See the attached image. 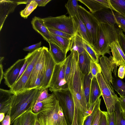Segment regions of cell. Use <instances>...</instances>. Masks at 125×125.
I'll use <instances>...</instances> for the list:
<instances>
[{
	"label": "cell",
	"mask_w": 125,
	"mask_h": 125,
	"mask_svg": "<svg viewBox=\"0 0 125 125\" xmlns=\"http://www.w3.org/2000/svg\"><path fill=\"white\" fill-rule=\"evenodd\" d=\"M79 53L73 51L72 65L69 76L66 80L73 98L74 109L79 125H83L86 119L88 106L85 95L83 81L85 75L81 72L78 65Z\"/></svg>",
	"instance_id": "obj_1"
},
{
	"label": "cell",
	"mask_w": 125,
	"mask_h": 125,
	"mask_svg": "<svg viewBox=\"0 0 125 125\" xmlns=\"http://www.w3.org/2000/svg\"><path fill=\"white\" fill-rule=\"evenodd\" d=\"M42 89L33 88L14 94L10 110L11 125L22 114L32 110Z\"/></svg>",
	"instance_id": "obj_2"
},
{
	"label": "cell",
	"mask_w": 125,
	"mask_h": 125,
	"mask_svg": "<svg viewBox=\"0 0 125 125\" xmlns=\"http://www.w3.org/2000/svg\"><path fill=\"white\" fill-rule=\"evenodd\" d=\"M99 27L98 39L92 47L100 56L110 53V46L113 42L118 41L122 30L115 25L99 23Z\"/></svg>",
	"instance_id": "obj_3"
},
{
	"label": "cell",
	"mask_w": 125,
	"mask_h": 125,
	"mask_svg": "<svg viewBox=\"0 0 125 125\" xmlns=\"http://www.w3.org/2000/svg\"><path fill=\"white\" fill-rule=\"evenodd\" d=\"M37 119L41 125H68L57 100L44 107Z\"/></svg>",
	"instance_id": "obj_4"
},
{
	"label": "cell",
	"mask_w": 125,
	"mask_h": 125,
	"mask_svg": "<svg viewBox=\"0 0 125 125\" xmlns=\"http://www.w3.org/2000/svg\"><path fill=\"white\" fill-rule=\"evenodd\" d=\"M61 107L68 125H72L74 118V105L72 94L69 89L53 92Z\"/></svg>",
	"instance_id": "obj_5"
},
{
	"label": "cell",
	"mask_w": 125,
	"mask_h": 125,
	"mask_svg": "<svg viewBox=\"0 0 125 125\" xmlns=\"http://www.w3.org/2000/svg\"><path fill=\"white\" fill-rule=\"evenodd\" d=\"M45 25L47 28L60 31L73 35L76 33L73 21L70 16L64 15L43 18Z\"/></svg>",
	"instance_id": "obj_6"
},
{
	"label": "cell",
	"mask_w": 125,
	"mask_h": 125,
	"mask_svg": "<svg viewBox=\"0 0 125 125\" xmlns=\"http://www.w3.org/2000/svg\"><path fill=\"white\" fill-rule=\"evenodd\" d=\"M97 80L105 104L107 113L111 114L115 112L116 104L118 102V97L106 81L101 73H98Z\"/></svg>",
	"instance_id": "obj_7"
},
{
	"label": "cell",
	"mask_w": 125,
	"mask_h": 125,
	"mask_svg": "<svg viewBox=\"0 0 125 125\" xmlns=\"http://www.w3.org/2000/svg\"><path fill=\"white\" fill-rule=\"evenodd\" d=\"M78 12L92 39L94 45L97 42L99 36V23L92 13L79 5Z\"/></svg>",
	"instance_id": "obj_8"
},
{
	"label": "cell",
	"mask_w": 125,
	"mask_h": 125,
	"mask_svg": "<svg viewBox=\"0 0 125 125\" xmlns=\"http://www.w3.org/2000/svg\"><path fill=\"white\" fill-rule=\"evenodd\" d=\"M66 64V59L62 63L56 64L49 86L51 92L69 89L65 78Z\"/></svg>",
	"instance_id": "obj_9"
},
{
	"label": "cell",
	"mask_w": 125,
	"mask_h": 125,
	"mask_svg": "<svg viewBox=\"0 0 125 125\" xmlns=\"http://www.w3.org/2000/svg\"><path fill=\"white\" fill-rule=\"evenodd\" d=\"M46 47H42L39 58L30 74L26 86L25 90L31 89L36 79L45 73L44 54Z\"/></svg>",
	"instance_id": "obj_10"
},
{
	"label": "cell",
	"mask_w": 125,
	"mask_h": 125,
	"mask_svg": "<svg viewBox=\"0 0 125 125\" xmlns=\"http://www.w3.org/2000/svg\"><path fill=\"white\" fill-rule=\"evenodd\" d=\"M99 63L104 78L110 87L113 89L111 85L113 81L112 72L118 66L114 62L111 56L109 58L104 55L102 56L99 58Z\"/></svg>",
	"instance_id": "obj_11"
},
{
	"label": "cell",
	"mask_w": 125,
	"mask_h": 125,
	"mask_svg": "<svg viewBox=\"0 0 125 125\" xmlns=\"http://www.w3.org/2000/svg\"><path fill=\"white\" fill-rule=\"evenodd\" d=\"M25 61L24 58L19 59L4 72V83L9 87L11 88L16 81Z\"/></svg>",
	"instance_id": "obj_12"
},
{
	"label": "cell",
	"mask_w": 125,
	"mask_h": 125,
	"mask_svg": "<svg viewBox=\"0 0 125 125\" xmlns=\"http://www.w3.org/2000/svg\"><path fill=\"white\" fill-rule=\"evenodd\" d=\"M45 73L42 89L49 88L50 82L56 64L48 48L46 47L44 54Z\"/></svg>",
	"instance_id": "obj_13"
},
{
	"label": "cell",
	"mask_w": 125,
	"mask_h": 125,
	"mask_svg": "<svg viewBox=\"0 0 125 125\" xmlns=\"http://www.w3.org/2000/svg\"><path fill=\"white\" fill-rule=\"evenodd\" d=\"M14 94L9 90L0 89V113L10 115L11 106Z\"/></svg>",
	"instance_id": "obj_14"
},
{
	"label": "cell",
	"mask_w": 125,
	"mask_h": 125,
	"mask_svg": "<svg viewBox=\"0 0 125 125\" xmlns=\"http://www.w3.org/2000/svg\"><path fill=\"white\" fill-rule=\"evenodd\" d=\"M92 13L99 23L112 25L116 24L114 12L111 9L104 8Z\"/></svg>",
	"instance_id": "obj_15"
},
{
	"label": "cell",
	"mask_w": 125,
	"mask_h": 125,
	"mask_svg": "<svg viewBox=\"0 0 125 125\" xmlns=\"http://www.w3.org/2000/svg\"><path fill=\"white\" fill-rule=\"evenodd\" d=\"M18 5L14 0H0V30L9 15L13 12Z\"/></svg>",
	"instance_id": "obj_16"
},
{
	"label": "cell",
	"mask_w": 125,
	"mask_h": 125,
	"mask_svg": "<svg viewBox=\"0 0 125 125\" xmlns=\"http://www.w3.org/2000/svg\"><path fill=\"white\" fill-rule=\"evenodd\" d=\"M72 18L76 32H78L84 40L93 46V44L92 39L79 15Z\"/></svg>",
	"instance_id": "obj_17"
},
{
	"label": "cell",
	"mask_w": 125,
	"mask_h": 125,
	"mask_svg": "<svg viewBox=\"0 0 125 125\" xmlns=\"http://www.w3.org/2000/svg\"><path fill=\"white\" fill-rule=\"evenodd\" d=\"M85 5L91 13H94L103 9H111L109 0H78Z\"/></svg>",
	"instance_id": "obj_18"
},
{
	"label": "cell",
	"mask_w": 125,
	"mask_h": 125,
	"mask_svg": "<svg viewBox=\"0 0 125 125\" xmlns=\"http://www.w3.org/2000/svg\"><path fill=\"white\" fill-rule=\"evenodd\" d=\"M31 23L33 29L40 34L45 40L48 42L50 41V32L45 25L43 18L35 16Z\"/></svg>",
	"instance_id": "obj_19"
},
{
	"label": "cell",
	"mask_w": 125,
	"mask_h": 125,
	"mask_svg": "<svg viewBox=\"0 0 125 125\" xmlns=\"http://www.w3.org/2000/svg\"><path fill=\"white\" fill-rule=\"evenodd\" d=\"M113 60L118 66H125V54L118 41L112 43L110 46Z\"/></svg>",
	"instance_id": "obj_20"
},
{
	"label": "cell",
	"mask_w": 125,
	"mask_h": 125,
	"mask_svg": "<svg viewBox=\"0 0 125 125\" xmlns=\"http://www.w3.org/2000/svg\"><path fill=\"white\" fill-rule=\"evenodd\" d=\"M42 47L28 53L24 57L27 63V68L24 72L30 76L41 53Z\"/></svg>",
	"instance_id": "obj_21"
},
{
	"label": "cell",
	"mask_w": 125,
	"mask_h": 125,
	"mask_svg": "<svg viewBox=\"0 0 125 125\" xmlns=\"http://www.w3.org/2000/svg\"><path fill=\"white\" fill-rule=\"evenodd\" d=\"M48 43L50 46L49 51L56 64L63 62L66 58V53L59 46L51 42Z\"/></svg>",
	"instance_id": "obj_22"
},
{
	"label": "cell",
	"mask_w": 125,
	"mask_h": 125,
	"mask_svg": "<svg viewBox=\"0 0 125 125\" xmlns=\"http://www.w3.org/2000/svg\"><path fill=\"white\" fill-rule=\"evenodd\" d=\"M91 59V57L86 51L79 54V66L81 72L85 75L90 73Z\"/></svg>",
	"instance_id": "obj_23"
},
{
	"label": "cell",
	"mask_w": 125,
	"mask_h": 125,
	"mask_svg": "<svg viewBox=\"0 0 125 125\" xmlns=\"http://www.w3.org/2000/svg\"><path fill=\"white\" fill-rule=\"evenodd\" d=\"M50 34L51 40L50 41L57 45L67 54L70 50L71 39L59 36L50 32Z\"/></svg>",
	"instance_id": "obj_24"
},
{
	"label": "cell",
	"mask_w": 125,
	"mask_h": 125,
	"mask_svg": "<svg viewBox=\"0 0 125 125\" xmlns=\"http://www.w3.org/2000/svg\"><path fill=\"white\" fill-rule=\"evenodd\" d=\"M77 51L79 54L86 51L84 49L83 39L77 32L73 35L71 40L70 50Z\"/></svg>",
	"instance_id": "obj_25"
},
{
	"label": "cell",
	"mask_w": 125,
	"mask_h": 125,
	"mask_svg": "<svg viewBox=\"0 0 125 125\" xmlns=\"http://www.w3.org/2000/svg\"><path fill=\"white\" fill-rule=\"evenodd\" d=\"M29 75L23 73L20 78L10 88V90L14 94H16L25 91L26 85Z\"/></svg>",
	"instance_id": "obj_26"
},
{
	"label": "cell",
	"mask_w": 125,
	"mask_h": 125,
	"mask_svg": "<svg viewBox=\"0 0 125 125\" xmlns=\"http://www.w3.org/2000/svg\"><path fill=\"white\" fill-rule=\"evenodd\" d=\"M101 96L102 93L97 79L96 77L93 78L90 92L88 108Z\"/></svg>",
	"instance_id": "obj_27"
},
{
	"label": "cell",
	"mask_w": 125,
	"mask_h": 125,
	"mask_svg": "<svg viewBox=\"0 0 125 125\" xmlns=\"http://www.w3.org/2000/svg\"><path fill=\"white\" fill-rule=\"evenodd\" d=\"M38 114L32 110L25 112L19 117V125H35Z\"/></svg>",
	"instance_id": "obj_28"
},
{
	"label": "cell",
	"mask_w": 125,
	"mask_h": 125,
	"mask_svg": "<svg viewBox=\"0 0 125 125\" xmlns=\"http://www.w3.org/2000/svg\"><path fill=\"white\" fill-rule=\"evenodd\" d=\"M117 70H114V76L112 84V87L120 95V96H125V82L116 75Z\"/></svg>",
	"instance_id": "obj_29"
},
{
	"label": "cell",
	"mask_w": 125,
	"mask_h": 125,
	"mask_svg": "<svg viewBox=\"0 0 125 125\" xmlns=\"http://www.w3.org/2000/svg\"><path fill=\"white\" fill-rule=\"evenodd\" d=\"M111 9L125 16V0H109Z\"/></svg>",
	"instance_id": "obj_30"
},
{
	"label": "cell",
	"mask_w": 125,
	"mask_h": 125,
	"mask_svg": "<svg viewBox=\"0 0 125 125\" xmlns=\"http://www.w3.org/2000/svg\"><path fill=\"white\" fill-rule=\"evenodd\" d=\"M78 1V0H69L65 5L68 13L71 17L79 15Z\"/></svg>",
	"instance_id": "obj_31"
},
{
	"label": "cell",
	"mask_w": 125,
	"mask_h": 125,
	"mask_svg": "<svg viewBox=\"0 0 125 125\" xmlns=\"http://www.w3.org/2000/svg\"><path fill=\"white\" fill-rule=\"evenodd\" d=\"M92 78V75L89 73L88 74L85 75L83 81L84 89L85 96L88 105V109L90 92Z\"/></svg>",
	"instance_id": "obj_32"
},
{
	"label": "cell",
	"mask_w": 125,
	"mask_h": 125,
	"mask_svg": "<svg viewBox=\"0 0 125 125\" xmlns=\"http://www.w3.org/2000/svg\"><path fill=\"white\" fill-rule=\"evenodd\" d=\"M38 6V4L35 0H31L27 4L25 8L20 11V15L24 18L27 19Z\"/></svg>",
	"instance_id": "obj_33"
},
{
	"label": "cell",
	"mask_w": 125,
	"mask_h": 125,
	"mask_svg": "<svg viewBox=\"0 0 125 125\" xmlns=\"http://www.w3.org/2000/svg\"><path fill=\"white\" fill-rule=\"evenodd\" d=\"M115 112L116 125H125V116L118 102L116 105Z\"/></svg>",
	"instance_id": "obj_34"
},
{
	"label": "cell",
	"mask_w": 125,
	"mask_h": 125,
	"mask_svg": "<svg viewBox=\"0 0 125 125\" xmlns=\"http://www.w3.org/2000/svg\"><path fill=\"white\" fill-rule=\"evenodd\" d=\"M101 99L98 98L95 101L93 110L91 114L85 120L83 125H92L95 116L98 109L100 108Z\"/></svg>",
	"instance_id": "obj_35"
},
{
	"label": "cell",
	"mask_w": 125,
	"mask_h": 125,
	"mask_svg": "<svg viewBox=\"0 0 125 125\" xmlns=\"http://www.w3.org/2000/svg\"><path fill=\"white\" fill-rule=\"evenodd\" d=\"M84 49L95 62L99 63V56L94 49L93 47L83 39Z\"/></svg>",
	"instance_id": "obj_36"
},
{
	"label": "cell",
	"mask_w": 125,
	"mask_h": 125,
	"mask_svg": "<svg viewBox=\"0 0 125 125\" xmlns=\"http://www.w3.org/2000/svg\"><path fill=\"white\" fill-rule=\"evenodd\" d=\"M101 73V70L99 63L95 62L92 59L90 73L92 75L93 78L96 77L97 74Z\"/></svg>",
	"instance_id": "obj_37"
},
{
	"label": "cell",
	"mask_w": 125,
	"mask_h": 125,
	"mask_svg": "<svg viewBox=\"0 0 125 125\" xmlns=\"http://www.w3.org/2000/svg\"><path fill=\"white\" fill-rule=\"evenodd\" d=\"M114 12L116 20V24L125 32V16L117 12Z\"/></svg>",
	"instance_id": "obj_38"
},
{
	"label": "cell",
	"mask_w": 125,
	"mask_h": 125,
	"mask_svg": "<svg viewBox=\"0 0 125 125\" xmlns=\"http://www.w3.org/2000/svg\"><path fill=\"white\" fill-rule=\"evenodd\" d=\"M47 28L50 32L59 36L71 39L73 36L60 31L51 28Z\"/></svg>",
	"instance_id": "obj_39"
},
{
	"label": "cell",
	"mask_w": 125,
	"mask_h": 125,
	"mask_svg": "<svg viewBox=\"0 0 125 125\" xmlns=\"http://www.w3.org/2000/svg\"><path fill=\"white\" fill-rule=\"evenodd\" d=\"M48 88L42 89L35 103L42 102L49 96L51 94L48 93Z\"/></svg>",
	"instance_id": "obj_40"
},
{
	"label": "cell",
	"mask_w": 125,
	"mask_h": 125,
	"mask_svg": "<svg viewBox=\"0 0 125 125\" xmlns=\"http://www.w3.org/2000/svg\"><path fill=\"white\" fill-rule=\"evenodd\" d=\"M107 112L101 110L99 125H108L107 119Z\"/></svg>",
	"instance_id": "obj_41"
},
{
	"label": "cell",
	"mask_w": 125,
	"mask_h": 125,
	"mask_svg": "<svg viewBox=\"0 0 125 125\" xmlns=\"http://www.w3.org/2000/svg\"><path fill=\"white\" fill-rule=\"evenodd\" d=\"M118 42L125 54V35L121 31L119 37Z\"/></svg>",
	"instance_id": "obj_42"
},
{
	"label": "cell",
	"mask_w": 125,
	"mask_h": 125,
	"mask_svg": "<svg viewBox=\"0 0 125 125\" xmlns=\"http://www.w3.org/2000/svg\"><path fill=\"white\" fill-rule=\"evenodd\" d=\"M108 125H116V117L115 112L111 114L107 113Z\"/></svg>",
	"instance_id": "obj_43"
},
{
	"label": "cell",
	"mask_w": 125,
	"mask_h": 125,
	"mask_svg": "<svg viewBox=\"0 0 125 125\" xmlns=\"http://www.w3.org/2000/svg\"><path fill=\"white\" fill-rule=\"evenodd\" d=\"M42 44L41 42L26 47L23 49V50L26 51L32 52L41 47Z\"/></svg>",
	"instance_id": "obj_44"
},
{
	"label": "cell",
	"mask_w": 125,
	"mask_h": 125,
	"mask_svg": "<svg viewBox=\"0 0 125 125\" xmlns=\"http://www.w3.org/2000/svg\"><path fill=\"white\" fill-rule=\"evenodd\" d=\"M43 77L44 76H40L38 77L36 79L32 89H42Z\"/></svg>",
	"instance_id": "obj_45"
},
{
	"label": "cell",
	"mask_w": 125,
	"mask_h": 125,
	"mask_svg": "<svg viewBox=\"0 0 125 125\" xmlns=\"http://www.w3.org/2000/svg\"><path fill=\"white\" fill-rule=\"evenodd\" d=\"M100 108L97 110L92 125H99L100 115Z\"/></svg>",
	"instance_id": "obj_46"
},
{
	"label": "cell",
	"mask_w": 125,
	"mask_h": 125,
	"mask_svg": "<svg viewBox=\"0 0 125 125\" xmlns=\"http://www.w3.org/2000/svg\"><path fill=\"white\" fill-rule=\"evenodd\" d=\"M125 74V66L120 65L118 70V76L120 78H124Z\"/></svg>",
	"instance_id": "obj_47"
},
{
	"label": "cell",
	"mask_w": 125,
	"mask_h": 125,
	"mask_svg": "<svg viewBox=\"0 0 125 125\" xmlns=\"http://www.w3.org/2000/svg\"><path fill=\"white\" fill-rule=\"evenodd\" d=\"M118 102L123 112H125V96L118 98Z\"/></svg>",
	"instance_id": "obj_48"
},
{
	"label": "cell",
	"mask_w": 125,
	"mask_h": 125,
	"mask_svg": "<svg viewBox=\"0 0 125 125\" xmlns=\"http://www.w3.org/2000/svg\"><path fill=\"white\" fill-rule=\"evenodd\" d=\"M4 59L3 57H0V83L1 84L2 80L3 78L4 73L3 71V67L2 62Z\"/></svg>",
	"instance_id": "obj_49"
},
{
	"label": "cell",
	"mask_w": 125,
	"mask_h": 125,
	"mask_svg": "<svg viewBox=\"0 0 125 125\" xmlns=\"http://www.w3.org/2000/svg\"><path fill=\"white\" fill-rule=\"evenodd\" d=\"M10 117L9 115H6L1 123V125H10Z\"/></svg>",
	"instance_id": "obj_50"
},
{
	"label": "cell",
	"mask_w": 125,
	"mask_h": 125,
	"mask_svg": "<svg viewBox=\"0 0 125 125\" xmlns=\"http://www.w3.org/2000/svg\"><path fill=\"white\" fill-rule=\"evenodd\" d=\"M39 6H45L51 0H35Z\"/></svg>",
	"instance_id": "obj_51"
},
{
	"label": "cell",
	"mask_w": 125,
	"mask_h": 125,
	"mask_svg": "<svg viewBox=\"0 0 125 125\" xmlns=\"http://www.w3.org/2000/svg\"><path fill=\"white\" fill-rule=\"evenodd\" d=\"M27 66V62L25 60V62L21 68V70L20 71L19 74L18 78L17 79V81L23 74L26 70Z\"/></svg>",
	"instance_id": "obj_52"
},
{
	"label": "cell",
	"mask_w": 125,
	"mask_h": 125,
	"mask_svg": "<svg viewBox=\"0 0 125 125\" xmlns=\"http://www.w3.org/2000/svg\"><path fill=\"white\" fill-rule=\"evenodd\" d=\"M72 125H79L77 121V115L76 112L74 110V115Z\"/></svg>",
	"instance_id": "obj_53"
},
{
	"label": "cell",
	"mask_w": 125,
	"mask_h": 125,
	"mask_svg": "<svg viewBox=\"0 0 125 125\" xmlns=\"http://www.w3.org/2000/svg\"><path fill=\"white\" fill-rule=\"evenodd\" d=\"M5 114L4 113H0V122H1L4 119Z\"/></svg>",
	"instance_id": "obj_54"
},
{
	"label": "cell",
	"mask_w": 125,
	"mask_h": 125,
	"mask_svg": "<svg viewBox=\"0 0 125 125\" xmlns=\"http://www.w3.org/2000/svg\"><path fill=\"white\" fill-rule=\"evenodd\" d=\"M12 125H19V117L14 121Z\"/></svg>",
	"instance_id": "obj_55"
},
{
	"label": "cell",
	"mask_w": 125,
	"mask_h": 125,
	"mask_svg": "<svg viewBox=\"0 0 125 125\" xmlns=\"http://www.w3.org/2000/svg\"><path fill=\"white\" fill-rule=\"evenodd\" d=\"M35 125H41L37 119L36 120Z\"/></svg>",
	"instance_id": "obj_56"
},
{
	"label": "cell",
	"mask_w": 125,
	"mask_h": 125,
	"mask_svg": "<svg viewBox=\"0 0 125 125\" xmlns=\"http://www.w3.org/2000/svg\"><path fill=\"white\" fill-rule=\"evenodd\" d=\"M123 112L124 114V115L125 116V112Z\"/></svg>",
	"instance_id": "obj_57"
}]
</instances>
